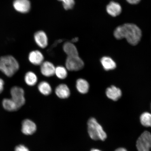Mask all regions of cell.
<instances>
[{"label":"cell","mask_w":151,"mask_h":151,"mask_svg":"<svg viewBox=\"0 0 151 151\" xmlns=\"http://www.w3.org/2000/svg\"><path fill=\"white\" fill-rule=\"evenodd\" d=\"M35 42L41 48H46L48 44V39L46 34L43 31L37 32L34 35Z\"/></svg>","instance_id":"12"},{"label":"cell","mask_w":151,"mask_h":151,"mask_svg":"<svg viewBox=\"0 0 151 151\" xmlns=\"http://www.w3.org/2000/svg\"><path fill=\"white\" fill-rule=\"evenodd\" d=\"M101 63L105 70H112L116 68V64L112 58L109 57H103L101 59Z\"/></svg>","instance_id":"17"},{"label":"cell","mask_w":151,"mask_h":151,"mask_svg":"<svg viewBox=\"0 0 151 151\" xmlns=\"http://www.w3.org/2000/svg\"><path fill=\"white\" fill-rule=\"evenodd\" d=\"M10 94L11 99L14 101L19 109L25 104L26 99L23 88L17 86L13 87L10 90Z\"/></svg>","instance_id":"5"},{"label":"cell","mask_w":151,"mask_h":151,"mask_svg":"<svg viewBox=\"0 0 151 151\" xmlns=\"http://www.w3.org/2000/svg\"><path fill=\"white\" fill-rule=\"evenodd\" d=\"M76 88L81 94L87 93L89 89V84L88 81L83 78L78 79L76 82Z\"/></svg>","instance_id":"15"},{"label":"cell","mask_w":151,"mask_h":151,"mask_svg":"<svg viewBox=\"0 0 151 151\" xmlns=\"http://www.w3.org/2000/svg\"><path fill=\"white\" fill-rule=\"evenodd\" d=\"M13 5L17 11L23 14L29 12L31 7L29 0H14Z\"/></svg>","instance_id":"8"},{"label":"cell","mask_w":151,"mask_h":151,"mask_svg":"<svg viewBox=\"0 0 151 151\" xmlns=\"http://www.w3.org/2000/svg\"><path fill=\"white\" fill-rule=\"evenodd\" d=\"M88 126V133L92 139L104 141L106 139V134L95 118H92L89 119Z\"/></svg>","instance_id":"3"},{"label":"cell","mask_w":151,"mask_h":151,"mask_svg":"<svg viewBox=\"0 0 151 151\" xmlns=\"http://www.w3.org/2000/svg\"><path fill=\"white\" fill-rule=\"evenodd\" d=\"M65 64L66 68L70 71L81 70L84 65L83 61L79 55L68 56Z\"/></svg>","instance_id":"4"},{"label":"cell","mask_w":151,"mask_h":151,"mask_svg":"<svg viewBox=\"0 0 151 151\" xmlns=\"http://www.w3.org/2000/svg\"><path fill=\"white\" fill-rule=\"evenodd\" d=\"M3 108L7 111L13 112L19 109L14 101L11 99L6 98L2 101Z\"/></svg>","instance_id":"20"},{"label":"cell","mask_w":151,"mask_h":151,"mask_svg":"<svg viewBox=\"0 0 151 151\" xmlns=\"http://www.w3.org/2000/svg\"><path fill=\"white\" fill-rule=\"evenodd\" d=\"M55 75L58 78L64 80L68 76V70L62 66H58L55 68Z\"/></svg>","instance_id":"21"},{"label":"cell","mask_w":151,"mask_h":151,"mask_svg":"<svg viewBox=\"0 0 151 151\" xmlns=\"http://www.w3.org/2000/svg\"><path fill=\"white\" fill-rule=\"evenodd\" d=\"M115 151H127V150L124 148H119L117 149Z\"/></svg>","instance_id":"27"},{"label":"cell","mask_w":151,"mask_h":151,"mask_svg":"<svg viewBox=\"0 0 151 151\" xmlns=\"http://www.w3.org/2000/svg\"><path fill=\"white\" fill-rule=\"evenodd\" d=\"M19 67L18 61L12 56L6 55L0 58V71L7 77L13 76Z\"/></svg>","instance_id":"2"},{"label":"cell","mask_w":151,"mask_h":151,"mask_svg":"<svg viewBox=\"0 0 151 151\" xmlns=\"http://www.w3.org/2000/svg\"><path fill=\"white\" fill-rule=\"evenodd\" d=\"M37 130V126L31 120L26 119L23 121L22 124V133L26 135L33 134Z\"/></svg>","instance_id":"11"},{"label":"cell","mask_w":151,"mask_h":151,"mask_svg":"<svg viewBox=\"0 0 151 151\" xmlns=\"http://www.w3.org/2000/svg\"><path fill=\"white\" fill-rule=\"evenodd\" d=\"M28 58L30 63L34 65H40L44 62V56L38 50H33L30 52Z\"/></svg>","instance_id":"10"},{"label":"cell","mask_w":151,"mask_h":151,"mask_svg":"<svg viewBox=\"0 0 151 151\" xmlns=\"http://www.w3.org/2000/svg\"><path fill=\"white\" fill-rule=\"evenodd\" d=\"M91 151H101L99 150H97V149H92Z\"/></svg>","instance_id":"29"},{"label":"cell","mask_w":151,"mask_h":151,"mask_svg":"<svg viewBox=\"0 0 151 151\" xmlns=\"http://www.w3.org/2000/svg\"><path fill=\"white\" fill-rule=\"evenodd\" d=\"M4 82L2 79L0 78V94L1 93L4 89Z\"/></svg>","instance_id":"26"},{"label":"cell","mask_w":151,"mask_h":151,"mask_svg":"<svg viewBox=\"0 0 151 151\" xmlns=\"http://www.w3.org/2000/svg\"><path fill=\"white\" fill-rule=\"evenodd\" d=\"M140 122L143 126L151 127V114L148 112H145L141 115Z\"/></svg>","instance_id":"22"},{"label":"cell","mask_w":151,"mask_h":151,"mask_svg":"<svg viewBox=\"0 0 151 151\" xmlns=\"http://www.w3.org/2000/svg\"><path fill=\"white\" fill-rule=\"evenodd\" d=\"M63 50L68 56L78 55V50L72 42H67L65 43L63 46Z\"/></svg>","instance_id":"16"},{"label":"cell","mask_w":151,"mask_h":151,"mask_svg":"<svg viewBox=\"0 0 151 151\" xmlns=\"http://www.w3.org/2000/svg\"><path fill=\"white\" fill-rule=\"evenodd\" d=\"M113 35L119 40L125 39L130 45L135 46L140 42L142 37V31L136 24L128 22L115 28Z\"/></svg>","instance_id":"1"},{"label":"cell","mask_w":151,"mask_h":151,"mask_svg":"<svg viewBox=\"0 0 151 151\" xmlns=\"http://www.w3.org/2000/svg\"><path fill=\"white\" fill-rule=\"evenodd\" d=\"M15 151H30L28 149L23 145L17 146L15 149Z\"/></svg>","instance_id":"24"},{"label":"cell","mask_w":151,"mask_h":151,"mask_svg":"<svg viewBox=\"0 0 151 151\" xmlns=\"http://www.w3.org/2000/svg\"><path fill=\"white\" fill-rule=\"evenodd\" d=\"M24 80L28 86H32L37 83L38 78L37 75L32 71H28L26 73Z\"/></svg>","instance_id":"19"},{"label":"cell","mask_w":151,"mask_h":151,"mask_svg":"<svg viewBox=\"0 0 151 151\" xmlns=\"http://www.w3.org/2000/svg\"><path fill=\"white\" fill-rule=\"evenodd\" d=\"M106 94L109 99L114 101H117L121 97L122 92L119 88L112 86L107 88Z\"/></svg>","instance_id":"14"},{"label":"cell","mask_w":151,"mask_h":151,"mask_svg":"<svg viewBox=\"0 0 151 151\" xmlns=\"http://www.w3.org/2000/svg\"><path fill=\"white\" fill-rule=\"evenodd\" d=\"M70 90L67 85L61 84L56 87L55 93L58 97L62 99H67L70 95Z\"/></svg>","instance_id":"13"},{"label":"cell","mask_w":151,"mask_h":151,"mask_svg":"<svg viewBox=\"0 0 151 151\" xmlns=\"http://www.w3.org/2000/svg\"><path fill=\"white\" fill-rule=\"evenodd\" d=\"M106 11L109 16L115 18L122 14V9L120 3L114 1H111L106 5Z\"/></svg>","instance_id":"7"},{"label":"cell","mask_w":151,"mask_h":151,"mask_svg":"<svg viewBox=\"0 0 151 151\" xmlns=\"http://www.w3.org/2000/svg\"><path fill=\"white\" fill-rule=\"evenodd\" d=\"M128 4L131 5H136L140 3L141 0H126Z\"/></svg>","instance_id":"25"},{"label":"cell","mask_w":151,"mask_h":151,"mask_svg":"<svg viewBox=\"0 0 151 151\" xmlns=\"http://www.w3.org/2000/svg\"><path fill=\"white\" fill-rule=\"evenodd\" d=\"M55 67L52 62L45 61L40 65V71L42 74L46 77H50L55 75Z\"/></svg>","instance_id":"9"},{"label":"cell","mask_w":151,"mask_h":151,"mask_svg":"<svg viewBox=\"0 0 151 151\" xmlns=\"http://www.w3.org/2000/svg\"><path fill=\"white\" fill-rule=\"evenodd\" d=\"M38 89L40 93L44 96H48L52 92V88L50 85L46 81H42L38 86Z\"/></svg>","instance_id":"18"},{"label":"cell","mask_w":151,"mask_h":151,"mask_svg":"<svg viewBox=\"0 0 151 151\" xmlns=\"http://www.w3.org/2000/svg\"><path fill=\"white\" fill-rule=\"evenodd\" d=\"M78 38H75V39H73V42H76L77 41H78Z\"/></svg>","instance_id":"28"},{"label":"cell","mask_w":151,"mask_h":151,"mask_svg":"<svg viewBox=\"0 0 151 151\" xmlns=\"http://www.w3.org/2000/svg\"><path fill=\"white\" fill-rule=\"evenodd\" d=\"M61 1L64 9L66 10L71 9L73 8L75 5L74 0H58Z\"/></svg>","instance_id":"23"},{"label":"cell","mask_w":151,"mask_h":151,"mask_svg":"<svg viewBox=\"0 0 151 151\" xmlns=\"http://www.w3.org/2000/svg\"><path fill=\"white\" fill-rule=\"evenodd\" d=\"M137 147L138 151H150L151 149V134L145 131L138 139Z\"/></svg>","instance_id":"6"}]
</instances>
